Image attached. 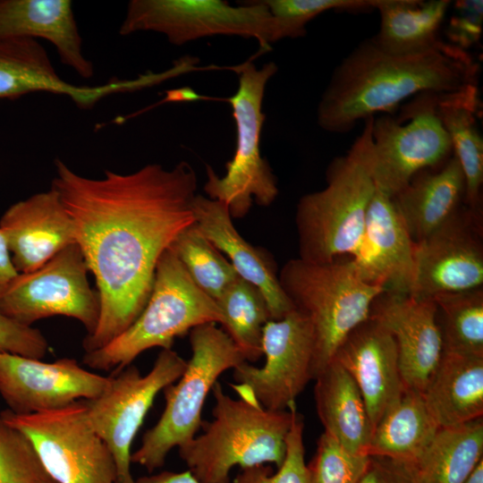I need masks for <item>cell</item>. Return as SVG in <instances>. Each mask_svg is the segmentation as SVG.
I'll list each match as a JSON object with an SVG mask.
<instances>
[{
  "label": "cell",
  "mask_w": 483,
  "mask_h": 483,
  "mask_svg": "<svg viewBox=\"0 0 483 483\" xmlns=\"http://www.w3.org/2000/svg\"><path fill=\"white\" fill-rule=\"evenodd\" d=\"M13 38L47 40L62 64L83 79L94 75L70 0H0V38Z\"/></svg>",
  "instance_id": "23"
},
{
  "label": "cell",
  "mask_w": 483,
  "mask_h": 483,
  "mask_svg": "<svg viewBox=\"0 0 483 483\" xmlns=\"http://www.w3.org/2000/svg\"><path fill=\"white\" fill-rule=\"evenodd\" d=\"M369 317L395 341L404 387L423 393L444 351L434 301L384 292L373 303Z\"/></svg>",
  "instance_id": "18"
},
{
  "label": "cell",
  "mask_w": 483,
  "mask_h": 483,
  "mask_svg": "<svg viewBox=\"0 0 483 483\" xmlns=\"http://www.w3.org/2000/svg\"><path fill=\"white\" fill-rule=\"evenodd\" d=\"M277 24L280 40L297 38L307 33L306 25L330 11L366 12L375 10L377 0H262Z\"/></svg>",
  "instance_id": "34"
},
{
  "label": "cell",
  "mask_w": 483,
  "mask_h": 483,
  "mask_svg": "<svg viewBox=\"0 0 483 483\" xmlns=\"http://www.w3.org/2000/svg\"><path fill=\"white\" fill-rule=\"evenodd\" d=\"M89 267L78 244H71L43 266L19 273L0 297L3 314L24 326L65 316L80 321L90 335L100 316V298L88 280Z\"/></svg>",
  "instance_id": "13"
},
{
  "label": "cell",
  "mask_w": 483,
  "mask_h": 483,
  "mask_svg": "<svg viewBox=\"0 0 483 483\" xmlns=\"http://www.w3.org/2000/svg\"><path fill=\"white\" fill-rule=\"evenodd\" d=\"M192 210L200 233L219 251L227 255L240 277L262 292L271 319H280L294 309L280 285L273 258L264 249L252 246L239 233L224 202L196 194Z\"/></svg>",
  "instance_id": "22"
},
{
  "label": "cell",
  "mask_w": 483,
  "mask_h": 483,
  "mask_svg": "<svg viewBox=\"0 0 483 483\" xmlns=\"http://www.w3.org/2000/svg\"><path fill=\"white\" fill-rule=\"evenodd\" d=\"M439 428L422 393L405 389L376 424L368 454L417 463Z\"/></svg>",
  "instance_id": "28"
},
{
  "label": "cell",
  "mask_w": 483,
  "mask_h": 483,
  "mask_svg": "<svg viewBox=\"0 0 483 483\" xmlns=\"http://www.w3.org/2000/svg\"><path fill=\"white\" fill-rule=\"evenodd\" d=\"M295 309L309 319L314 333L313 379L331 361L345 337L369 316L384 288L364 281L352 260L311 263L288 260L278 274Z\"/></svg>",
  "instance_id": "6"
},
{
  "label": "cell",
  "mask_w": 483,
  "mask_h": 483,
  "mask_svg": "<svg viewBox=\"0 0 483 483\" xmlns=\"http://www.w3.org/2000/svg\"><path fill=\"white\" fill-rule=\"evenodd\" d=\"M0 483H56L47 472L30 440L1 419Z\"/></svg>",
  "instance_id": "35"
},
{
  "label": "cell",
  "mask_w": 483,
  "mask_h": 483,
  "mask_svg": "<svg viewBox=\"0 0 483 483\" xmlns=\"http://www.w3.org/2000/svg\"><path fill=\"white\" fill-rule=\"evenodd\" d=\"M277 70L275 62L266 63L260 68L250 60L237 65L238 89L225 99L233 110L235 151L226 163V172L222 177L207 165L208 179L203 190L208 198L224 202L233 219L244 217L253 200L262 207L270 206L279 192L277 179L259 148L266 119L262 111L265 90Z\"/></svg>",
  "instance_id": "8"
},
{
  "label": "cell",
  "mask_w": 483,
  "mask_h": 483,
  "mask_svg": "<svg viewBox=\"0 0 483 483\" xmlns=\"http://www.w3.org/2000/svg\"><path fill=\"white\" fill-rule=\"evenodd\" d=\"M133 483H203L189 470L181 472L165 470L159 473L142 476Z\"/></svg>",
  "instance_id": "42"
},
{
  "label": "cell",
  "mask_w": 483,
  "mask_h": 483,
  "mask_svg": "<svg viewBox=\"0 0 483 483\" xmlns=\"http://www.w3.org/2000/svg\"><path fill=\"white\" fill-rule=\"evenodd\" d=\"M0 230L19 273L38 269L76 243L72 221L53 188L10 206L0 219Z\"/></svg>",
  "instance_id": "21"
},
{
  "label": "cell",
  "mask_w": 483,
  "mask_h": 483,
  "mask_svg": "<svg viewBox=\"0 0 483 483\" xmlns=\"http://www.w3.org/2000/svg\"><path fill=\"white\" fill-rule=\"evenodd\" d=\"M239 398L226 394L216 382L212 393L213 419L202 422L203 433L178 447L188 470L203 483H229L231 470L274 463L286 452L295 402L285 411L265 409L240 385H231Z\"/></svg>",
  "instance_id": "4"
},
{
  "label": "cell",
  "mask_w": 483,
  "mask_h": 483,
  "mask_svg": "<svg viewBox=\"0 0 483 483\" xmlns=\"http://www.w3.org/2000/svg\"><path fill=\"white\" fill-rule=\"evenodd\" d=\"M415 242L394 199L376 188L358 252L351 258L360 277L386 292L410 295Z\"/></svg>",
  "instance_id": "19"
},
{
  "label": "cell",
  "mask_w": 483,
  "mask_h": 483,
  "mask_svg": "<svg viewBox=\"0 0 483 483\" xmlns=\"http://www.w3.org/2000/svg\"><path fill=\"white\" fill-rule=\"evenodd\" d=\"M108 381L109 377L83 369L74 359L45 362L0 352V395L16 414L46 412L93 399Z\"/></svg>",
  "instance_id": "15"
},
{
  "label": "cell",
  "mask_w": 483,
  "mask_h": 483,
  "mask_svg": "<svg viewBox=\"0 0 483 483\" xmlns=\"http://www.w3.org/2000/svg\"><path fill=\"white\" fill-rule=\"evenodd\" d=\"M464 483H483V459L477 464Z\"/></svg>",
  "instance_id": "43"
},
{
  "label": "cell",
  "mask_w": 483,
  "mask_h": 483,
  "mask_svg": "<svg viewBox=\"0 0 483 483\" xmlns=\"http://www.w3.org/2000/svg\"><path fill=\"white\" fill-rule=\"evenodd\" d=\"M49 350L38 329L20 324L0 310V352L41 360Z\"/></svg>",
  "instance_id": "38"
},
{
  "label": "cell",
  "mask_w": 483,
  "mask_h": 483,
  "mask_svg": "<svg viewBox=\"0 0 483 483\" xmlns=\"http://www.w3.org/2000/svg\"><path fill=\"white\" fill-rule=\"evenodd\" d=\"M369 458V455L349 452L335 438L323 432L316 453L307 465L309 483H358Z\"/></svg>",
  "instance_id": "36"
},
{
  "label": "cell",
  "mask_w": 483,
  "mask_h": 483,
  "mask_svg": "<svg viewBox=\"0 0 483 483\" xmlns=\"http://www.w3.org/2000/svg\"><path fill=\"white\" fill-rule=\"evenodd\" d=\"M440 318L444 351L483 355V291L436 295L432 299Z\"/></svg>",
  "instance_id": "32"
},
{
  "label": "cell",
  "mask_w": 483,
  "mask_h": 483,
  "mask_svg": "<svg viewBox=\"0 0 483 483\" xmlns=\"http://www.w3.org/2000/svg\"><path fill=\"white\" fill-rule=\"evenodd\" d=\"M19 275L12 259L6 240L0 230V297Z\"/></svg>",
  "instance_id": "41"
},
{
  "label": "cell",
  "mask_w": 483,
  "mask_h": 483,
  "mask_svg": "<svg viewBox=\"0 0 483 483\" xmlns=\"http://www.w3.org/2000/svg\"><path fill=\"white\" fill-rule=\"evenodd\" d=\"M373 119L364 120L350 148L329 164L326 187L299 199L295 214L299 258L327 263L343 254L352 258L358 252L376 191Z\"/></svg>",
  "instance_id": "3"
},
{
  "label": "cell",
  "mask_w": 483,
  "mask_h": 483,
  "mask_svg": "<svg viewBox=\"0 0 483 483\" xmlns=\"http://www.w3.org/2000/svg\"><path fill=\"white\" fill-rule=\"evenodd\" d=\"M478 85L462 91L442 95L437 114L445 126L464 174L465 205L477 214L483 185V139L477 122L479 110Z\"/></svg>",
  "instance_id": "29"
},
{
  "label": "cell",
  "mask_w": 483,
  "mask_h": 483,
  "mask_svg": "<svg viewBox=\"0 0 483 483\" xmlns=\"http://www.w3.org/2000/svg\"><path fill=\"white\" fill-rule=\"evenodd\" d=\"M263 367L243 361L233 369L237 385L250 391L262 407L285 411L313 379L314 333L302 312L293 309L263 327Z\"/></svg>",
  "instance_id": "14"
},
{
  "label": "cell",
  "mask_w": 483,
  "mask_h": 483,
  "mask_svg": "<svg viewBox=\"0 0 483 483\" xmlns=\"http://www.w3.org/2000/svg\"><path fill=\"white\" fill-rule=\"evenodd\" d=\"M314 380L316 409L324 432L349 452L369 455L373 426L353 378L332 359Z\"/></svg>",
  "instance_id": "25"
},
{
  "label": "cell",
  "mask_w": 483,
  "mask_h": 483,
  "mask_svg": "<svg viewBox=\"0 0 483 483\" xmlns=\"http://www.w3.org/2000/svg\"><path fill=\"white\" fill-rule=\"evenodd\" d=\"M152 31L174 46L212 36L256 39L261 51L280 40L277 24L262 0L232 5L222 0H131L121 36Z\"/></svg>",
  "instance_id": "9"
},
{
  "label": "cell",
  "mask_w": 483,
  "mask_h": 483,
  "mask_svg": "<svg viewBox=\"0 0 483 483\" xmlns=\"http://www.w3.org/2000/svg\"><path fill=\"white\" fill-rule=\"evenodd\" d=\"M483 21V2L457 1L446 28L449 44L468 51L480 40Z\"/></svg>",
  "instance_id": "39"
},
{
  "label": "cell",
  "mask_w": 483,
  "mask_h": 483,
  "mask_svg": "<svg viewBox=\"0 0 483 483\" xmlns=\"http://www.w3.org/2000/svg\"><path fill=\"white\" fill-rule=\"evenodd\" d=\"M55 165L51 188L100 298L97 326L82 341L89 352L120 335L143 310L161 255L195 224L197 175L185 161L171 169L148 164L130 174L106 170L100 179L80 175L61 159Z\"/></svg>",
  "instance_id": "1"
},
{
  "label": "cell",
  "mask_w": 483,
  "mask_h": 483,
  "mask_svg": "<svg viewBox=\"0 0 483 483\" xmlns=\"http://www.w3.org/2000/svg\"><path fill=\"white\" fill-rule=\"evenodd\" d=\"M438 95L423 92L402 105L398 117L373 119V178L376 188L394 198L413 176L442 166L453 155L450 137L437 114Z\"/></svg>",
  "instance_id": "10"
},
{
  "label": "cell",
  "mask_w": 483,
  "mask_h": 483,
  "mask_svg": "<svg viewBox=\"0 0 483 483\" xmlns=\"http://www.w3.org/2000/svg\"><path fill=\"white\" fill-rule=\"evenodd\" d=\"M187 360L172 349H162L147 375L134 365L114 371L104 391L84 400L87 417L114 458L116 483H133L131 445L156 396L176 382Z\"/></svg>",
  "instance_id": "11"
},
{
  "label": "cell",
  "mask_w": 483,
  "mask_h": 483,
  "mask_svg": "<svg viewBox=\"0 0 483 483\" xmlns=\"http://www.w3.org/2000/svg\"><path fill=\"white\" fill-rule=\"evenodd\" d=\"M191 357L184 372L163 391L165 410L158 421L145 432L141 445L131 453V463L148 471L161 468L174 447L191 440L201 427V412L208 393L227 369L246 361L241 352L216 323L190 331Z\"/></svg>",
  "instance_id": "7"
},
{
  "label": "cell",
  "mask_w": 483,
  "mask_h": 483,
  "mask_svg": "<svg viewBox=\"0 0 483 483\" xmlns=\"http://www.w3.org/2000/svg\"><path fill=\"white\" fill-rule=\"evenodd\" d=\"M146 74L131 80H115L97 86H80L63 80L47 52L33 38H0V100L15 99L34 92L69 97L79 108L92 109L113 94L149 88Z\"/></svg>",
  "instance_id": "17"
},
{
  "label": "cell",
  "mask_w": 483,
  "mask_h": 483,
  "mask_svg": "<svg viewBox=\"0 0 483 483\" xmlns=\"http://www.w3.org/2000/svg\"><path fill=\"white\" fill-rule=\"evenodd\" d=\"M475 215L461 208L442 226L415 242L411 296L432 300L442 293L481 288L483 249L474 228Z\"/></svg>",
  "instance_id": "16"
},
{
  "label": "cell",
  "mask_w": 483,
  "mask_h": 483,
  "mask_svg": "<svg viewBox=\"0 0 483 483\" xmlns=\"http://www.w3.org/2000/svg\"><path fill=\"white\" fill-rule=\"evenodd\" d=\"M303 429V418L295 408L286 437L285 456L276 472L271 473V468L267 465L256 466L242 470L233 483H309L304 458Z\"/></svg>",
  "instance_id": "37"
},
{
  "label": "cell",
  "mask_w": 483,
  "mask_h": 483,
  "mask_svg": "<svg viewBox=\"0 0 483 483\" xmlns=\"http://www.w3.org/2000/svg\"><path fill=\"white\" fill-rule=\"evenodd\" d=\"M169 249L180 259L193 282L215 301L239 276L228 259L195 224L183 230Z\"/></svg>",
  "instance_id": "33"
},
{
  "label": "cell",
  "mask_w": 483,
  "mask_h": 483,
  "mask_svg": "<svg viewBox=\"0 0 483 483\" xmlns=\"http://www.w3.org/2000/svg\"><path fill=\"white\" fill-rule=\"evenodd\" d=\"M224 317V331L246 361L254 362L262 353V332L271 319L262 292L238 276L216 301Z\"/></svg>",
  "instance_id": "31"
},
{
  "label": "cell",
  "mask_w": 483,
  "mask_h": 483,
  "mask_svg": "<svg viewBox=\"0 0 483 483\" xmlns=\"http://www.w3.org/2000/svg\"><path fill=\"white\" fill-rule=\"evenodd\" d=\"M479 75L472 55L445 41L423 52L394 55L366 38L335 68L317 122L327 132L344 134L359 121L389 114L418 94L446 95L478 85Z\"/></svg>",
  "instance_id": "2"
},
{
  "label": "cell",
  "mask_w": 483,
  "mask_h": 483,
  "mask_svg": "<svg viewBox=\"0 0 483 483\" xmlns=\"http://www.w3.org/2000/svg\"><path fill=\"white\" fill-rule=\"evenodd\" d=\"M333 360L358 386L374 430L383 413L406 389L393 335L369 317L345 337Z\"/></svg>",
  "instance_id": "20"
},
{
  "label": "cell",
  "mask_w": 483,
  "mask_h": 483,
  "mask_svg": "<svg viewBox=\"0 0 483 483\" xmlns=\"http://www.w3.org/2000/svg\"><path fill=\"white\" fill-rule=\"evenodd\" d=\"M452 5L449 0H377L380 15L372 37L384 51L394 55L423 52L441 45L440 30Z\"/></svg>",
  "instance_id": "27"
},
{
  "label": "cell",
  "mask_w": 483,
  "mask_h": 483,
  "mask_svg": "<svg viewBox=\"0 0 483 483\" xmlns=\"http://www.w3.org/2000/svg\"><path fill=\"white\" fill-rule=\"evenodd\" d=\"M223 321L216 301L167 249L157 262L150 296L137 319L106 346L85 352L82 361L93 369L118 371L148 349H172L175 337L197 326Z\"/></svg>",
  "instance_id": "5"
},
{
  "label": "cell",
  "mask_w": 483,
  "mask_h": 483,
  "mask_svg": "<svg viewBox=\"0 0 483 483\" xmlns=\"http://www.w3.org/2000/svg\"><path fill=\"white\" fill-rule=\"evenodd\" d=\"M0 419L30 440L56 483H116L114 458L89 424L84 400L28 415L5 410Z\"/></svg>",
  "instance_id": "12"
},
{
  "label": "cell",
  "mask_w": 483,
  "mask_h": 483,
  "mask_svg": "<svg viewBox=\"0 0 483 483\" xmlns=\"http://www.w3.org/2000/svg\"><path fill=\"white\" fill-rule=\"evenodd\" d=\"M422 394L440 428L482 418L483 355L443 351Z\"/></svg>",
  "instance_id": "26"
},
{
  "label": "cell",
  "mask_w": 483,
  "mask_h": 483,
  "mask_svg": "<svg viewBox=\"0 0 483 483\" xmlns=\"http://www.w3.org/2000/svg\"><path fill=\"white\" fill-rule=\"evenodd\" d=\"M358 483H422L417 464L379 455H369Z\"/></svg>",
  "instance_id": "40"
},
{
  "label": "cell",
  "mask_w": 483,
  "mask_h": 483,
  "mask_svg": "<svg viewBox=\"0 0 483 483\" xmlns=\"http://www.w3.org/2000/svg\"><path fill=\"white\" fill-rule=\"evenodd\" d=\"M465 179L453 155L442 166L416 174L393 199L414 242L447 222L465 199Z\"/></svg>",
  "instance_id": "24"
},
{
  "label": "cell",
  "mask_w": 483,
  "mask_h": 483,
  "mask_svg": "<svg viewBox=\"0 0 483 483\" xmlns=\"http://www.w3.org/2000/svg\"><path fill=\"white\" fill-rule=\"evenodd\" d=\"M483 419L440 428L417 462L422 483H464L483 459Z\"/></svg>",
  "instance_id": "30"
}]
</instances>
